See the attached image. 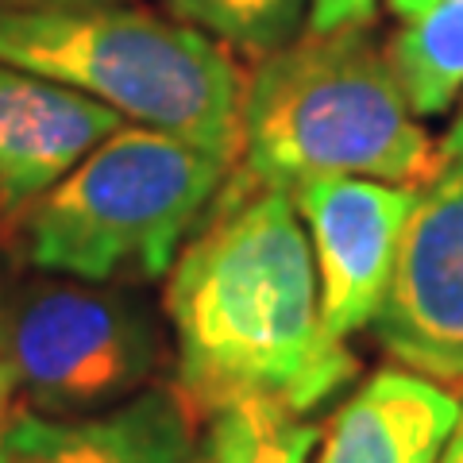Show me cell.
<instances>
[{
	"label": "cell",
	"instance_id": "obj_8",
	"mask_svg": "<svg viewBox=\"0 0 463 463\" xmlns=\"http://www.w3.org/2000/svg\"><path fill=\"white\" fill-rule=\"evenodd\" d=\"M120 124L100 100L0 62V224H20Z\"/></svg>",
	"mask_w": 463,
	"mask_h": 463
},
{
	"label": "cell",
	"instance_id": "obj_9",
	"mask_svg": "<svg viewBox=\"0 0 463 463\" xmlns=\"http://www.w3.org/2000/svg\"><path fill=\"white\" fill-rule=\"evenodd\" d=\"M0 463H205L197 413L178 386H147L85 417L16 410L0 440Z\"/></svg>",
	"mask_w": 463,
	"mask_h": 463
},
{
	"label": "cell",
	"instance_id": "obj_4",
	"mask_svg": "<svg viewBox=\"0 0 463 463\" xmlns=\"http://www.w3.org/2000/svg\"><path fill=\"white\" fill-rule=\"evenodd\" d=\"M228 174L232 163L194 143L120 124L20 221L24 255L81 282L166 279Z\"/></svg>",
	"mask_w": 463,
	"mask_h": 463
},
{
	"label": "cell",
	"instance_id": "obj_18",
	"mask_svg": "<svg viewBox=\"0 0 463 463\" xmlns=\"http://www.w3.org/2000/svg\"><path fill=\"white\" fill-rule=\"evenodd\" d=\"M440 463H463V417H459L456 432H452V437H448V444H444Z\"/></svg>",
	"mask_w": 463,
	"mask_h": 463
},
{
	"label": "cell",
	"instance_id": "obj_10",
	"mask_svg": "<svg viewBox=\"0 0 463 463\" xmlns=\"http://www.w3.org/2000/svg\"><path fill=\"white\" fill-rule=\"evenodd\" d=\"M463 417V394L417 371L367 374L317 440V463H440Z\"/></svg>",
	"mask_w": 463,
	"mask_h": 463
},
{
	"label": "cell",
	"instance_id": "obj_16",
	"mask_svg": "<svg viewBox=\"0 0 463 463\" xmlns=\"http://www.w3.org/2000/svg\"><path fill=\"white\" fill-rule=\"evenodd\" d=\"M12 413H16V383H12V371L0 364V440H5V432H8Z\"/></svg>",
	"mask_w": 463,
	"mask_h": 463
},
{
	"label": "cell",
	"instance_id": "obj_5",
	"mask_svg": "<svg viewBox=\"0 0 463 463\" xmlns=\"http://www.w3.org/2000/svg\"><path fill=\"white\" fill-rule=\"evenodd\" d=\"M0 364L27 410L85 417L151 386L163 328L132 289L54 274L0 289Z\"/></svg>",
	"mask_w": 463,
	"mask_h": 463
},
{
	"label": "cell",
	"instance_id": "obj_6",
	"mask_svg": "<svg viewBox=\"0 0 463 463\" xmlns=\"http://www.w3.org/2000/svg\"><path fill=\"white\" fill-rule=\"evenodd\" d=\"M371 332L398 367L463 394V158L444 143Z\"/></svg>",
	"mask_w": 463,
	"mask_h": 463
},
{
	"label": "cell",
	"instance_id": "obj_20",
	"mask_svg": "<svg viewBox=\"0 0 463 463\" xmlns=\"http://www.w3.org/2000/svg\"><path fill=\"white\" fill-rule=\"evenodd\" d=\"M0 289H5V286H0Z\"/></svg>",
	"mask_w": 463,
	"mask_h": 463
},
{
	"label": "cell",
	"instance_id": "obj_15",
	"mask_svg": "<svg viewBox=\"0 0 463 463\" xmlns=\"http://www.w3.org/2000/svg\"><path fill=\"white\" fill-rule=\"evenodd\" d=\"M97 5H132V0H0V8H97Z\"/></svg>",
	"mask_w": 463,
	"mask_h": 463
},
{
	"label": "cell",
	"instance_id": "obj_14",
	"mask_svg": "<svg viewBox=\"0 0 463 463\" xmlns=\"http://www.w3.org/2000/svg\"><path fill=\"white\" fill-rule=\"evenodd\" d=\"M379 0H309L313 32H340V27H374Z\"/></svg>",
	"mask_w": 463,
	"mask_h": 463
},
{
	"label": "cell",
	"instance_id": "obj_13",
	"mask_svg": "<svg viewBox=\"0 0 463 463\" xmlns=\"http://www.w3.org/2000/svg\"><path fill=\"white\" fill-rule=\"evenodd\" d=\"M166 16L259 62L309 27V0H163Z\"/></svg>",
	"mask_w": 463,
	"mask_h": 463
},
{
	"label": "cell",
	"instance_id": "obj_12",
	"mask_svg": "<svg viewBox=\"0 0 463 463\" xmlns=\"http://www.w3.org/2000/svg\"><path fill=\"white\" fill-rule=\"evenodd\" d=\"M317 440L321 429L306 413L251 398L209 417L201 452L205 463H309Z\"/></svg>",
	"mask_w": 463,
	"mask_h": 463
},
{
	"label": "cell",
	"instance_id": "obj_17",
	"mask_svg": "<svg viewBox=\"0 0 463 463\" xmlns=\"http://www.w3.org/2000/svg\"><path fill=\"white\" fill-rule=\"evenodd\" d=\"M386 5L398 20H410V16H417V12H425L429 5H437V0H386Z\"/></svg>",
	"mask_w": 463,
	"mask_h": 463
},
{
	"label": "cell",
	"instance_id": "obj_11",
	"mask_svg": "<svg viewBox=\"0 0 463 463\" xmlns=\"http://www.w3.org/2000/svg\"><path fill=\"white\" fill-rule=\"evenodd\" d=\"M386 62L417 120L452 109L463 93V0H437L402 20L386 43Z\"/></svg>",
	"mask_w": 463,
	"mask_h": 463
},
{
	"label": "cell",
	"instance_id": "obj_3",
	"mask_svg": "<svg viewBox=\"0 0 463 463\" xmlns=\"http://www.w3.org/2000/svg\"><path fill=\"white\" fill-rule=\"evenodd\" d=\"M0 62L236 166L248 74L224 43L136 5L0 8Z\"/></svg>",
	"mask_w": 463,
	"mask_h": 463
},
{
	"label": "cell",
	"instance_id": "obj_2",
	"mask_svg": "<svg viewBox=\"0 0 463 463\" xmlns=\"http://www.w3.org/2000/svg\"><path fill=\"white\" fill-rule=\"evenodd\" d=\"M437 170L440 143L413 116L371 27H306L248 74L232 190H294L309 178L425 190Z\"/></svg>",
	"mask_w": 463,
	"mask_h": 463
},
{
	"label": "cell",
	"instance_id": "obj_7",
	"mask_svg": "<svg viewBox=\"0 0 463 463\" xmlns=\"http://www.w3.org/2000/svg\"><path fill=\"white\" fill-rule=\"evenodd\" d=\"M289 194L313 243L325 328L352 340L383 309L421 190L374 178H309Z\"/></svg>",
	"mask_w": 463,
	"mask_h": 463
},
{
	"label": "cell",
	"instance_id": "obj_1",
	"mask_svg": "<svg viewBox=\"0 0 463 463\" xmlns=\"http://www.w3.org/2000/svg\"><path fill=\"white\" fill-rule=\"evenodd\" d=\"M174 386L197 417L267 398L313 413L359 374L321 317L313 243L289 190H224L166 270Z\"/></svg>",
	"mask_w": 463,
	"mask_h": 463
},
{
	"label": "cell",
	"instance_id": "obj_19",
	"mask_svg": "<svg viewBox=\"0 0 463 463\" xmlns=\"http://www.w3.org/2000/svg\"><path fill=\"white\" fill-rule=\"evenodd\" d=\"M444 147L452 151V155H459L463 158V112L456 116V124H452V132L444 136Z\"/></svg>",
	"mask_w": 463,
	"mask_h": 463
}]
</instances>
